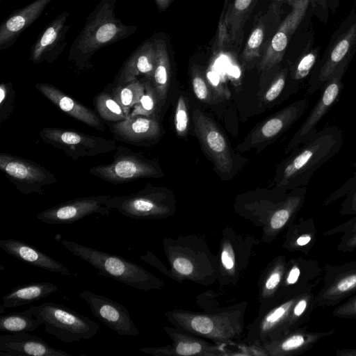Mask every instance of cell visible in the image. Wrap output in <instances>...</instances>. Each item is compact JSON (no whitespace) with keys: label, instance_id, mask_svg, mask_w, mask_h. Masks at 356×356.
I'll use <instances>...</instances> for the list:
<instances>
[{"label":"cell","instance_id":"cell-1","mask_svg":"<svg viewBox=\"0 0 356 356\" xmlns=\"http://www.w3.org/2000/svg\"><path fill=\"white\" fill-rule=\"evenodd\" d=\"M343 142V134L337 126L318 131L278 165L273 181L275 188L287 192L307 186L314 174L339 153Z\"/></svg>","mask_w":356,"mask_h":356},{"label":"cell","instance_id":"cell-2","mask_svg":"<svg viewBox=\"0 0 356 356\" xmlns=\"http://www.w3.org/2000/svg\"><path fill=\"white\" fill-rule=\"evenodd\" d=\"M116 1L102 0L88 15L83 29L73 42L69 60L79 67L86 66L99 49L127 38L136 30L115 17Z\"/></svg>","mask_w":356,"mask_h":356},{"label":"cell","instance_id":"cell-3","mask_svg":"<svg viewBox=\"0 0 356 356\" xmlns=\"http://www.w3.org/2000/svg\"><path fill=\"white\" fill-rule=\"evenodd\" d=\"M60 243L74 256L90 264L102 275L143 291L161 286V281L154 275L119 255L94 249L73 241L65 239L60 241Z\"/></svg>","mask_w":356,"mask_h":356},{"label":"cell","instance_id":"cell-4","mask_svg":"<svg viewBox=\"0 0 356 356\" xmlns=\"http://www.w3.org/2000/svg\"><path fill=\"white\" fill-rule=\"evenodd\" d=\"M29 309L46 332L65 343L90 339L100 328L99 323L61 304L45 302Z\"/></svg>","mask_w":356,"mask_h":356},{"label":"cell","instance_id":"cell-5","mask_svg":"<svg viewBox=\"0 0 356 356\" xmlns=\"http://www.w3.org/2000/svg\"><path fill=\"white\" fill-rule=\"evenodd\" d=\"M89 172L113 184L163 176L156 160L147 159L141 152L121 145L117 146L111 163L93 166Z\"/></svg>","mask_w":356,"mask_h":356},{"label":"cell","instance_id":"cell-6","mask_svg":"<svg viewBox=\"0 0 356 356\" xmlns=\"http://www.w3.org/2000/svg\"><path fill=\"white\" fill-rule=\"evenodd\" d=\"M44 143L60 149L76 160L115 150V140L92 136L70 129L44 127L39 132Z\"/></svg>","mask_w":356,"mask_h":356},{"label":"cell","instance_id":"cell-7","mask_svg":"<svg viewBox=\"0 0 356 356\" xmlns=\"http://www.w3.org/2000/svg\"><path fill=\"white\" fill-rule=\"evenodd\" d=\"M350 60H343L321 87L318 101L286 146V154L291 152L318 131L316 126L340 97L343 88L342 79Z\"/></svg>","mask_w":356,"mask_h":356},{"label":"cell","instance_id":"cell-8","mask_svg":"<svg viewBox=\"0 0 356 356\" xmlns=\"http://www.w3.org/2000/svg\"><path fill=\"white\" fill-rule=\"evenodd\" d=\"M106 204L110 209L135 219L161 218L170 212L165 189L149 184L137 193L111 197Z\"/></svg>","mask_w":356,"mask_h":356},{"label":"cell","instance_id":"cell-9","mask_svg":"<svg viewBox=\"0 0 356 356\" xmlns=\"http://www.w3.org/2000/svg\"><path fill=\"white\" fill-rule=\"evenodd\" d=\"M0 170L26 195H43L45 187L57 183L54 175L44 166L8 153L0 154Z\"/></svg>","mask_w":356,"mask_h":356},{"label":"cell","instance_id":"cell-10","mask_svg":"<svg viewBox=\"0 0 356 356\" xmlns=\"http://www.w3.org/2000/svg\"><path fill=\"white\" fill-rule=\"evenodd\" d=\"M193 120L195 134L216 171L222 179L229 178L234 170V158L222 132L210 118L197 108L193 110Z\"/></svg>","mask_w":356,"mask_h":356},{"label":"cell","instance_id":"cell-11","mask_svg":"<svg viewBox=\"0 0 356 356\" xmlns=\"http://www.w3.org/2000/svg\"><path fill=\"white\" fill-rule=\"evenodd\" d=\"M309 99L304 97L286 106L256 126L237 149L240 152L257 149L273 141L297 122L305 113Z\"/></svg>","mask_w":356,"mask_h":356},{"label":"cell","instance_id":"cell-12","mask_svg":"<svg viewBox=\"0 0 356 356\" xmlns=\"http://www.w3.org/2000/svg\"><path fill=\"white\" fill-rule=\"evenodd\" d=\"M323 286L315 296L316 306H336L356 293V259L324 267Z\"/></svg>","mask_w":356,"mask_h":356},{"label":"cell","instance_id":"cell-13","mask_svg":"<svg viewBox=\"0 0 356 356\" xmlns=\"http://www.w3.org/2000/svg\"><path fill=\"white\" fill-rule=\"evenodd\" d=\"M111 197L101 195L76 197L44 210L36 218L44 223L64 225L74 223L95 213L108 216L111 209L106 202Z\"/></svg>","mask_w":356,"mask_h":356},{"label":"cell","instance_id":"cell-14","mask_svg":"<svg viewBox=\"0 0 356 356\" xmlns=\"http://www.w3.org/2000/svg\"><path fill=\"white\" fill-rule=\"evenodd\" d=\"M89 305L92 314L120 336L139 334L128 309L120 303L104 296L84 290L79 293Z\"/></svg>","mask_w":356,"mask_h":356},{"label":"cell","instance_id":"cell-15","mask_svg":"<svg viewBox=\"0 0 356 356\" xmlns=\"http://www.w3.org/2000/svg\"><path fill=\"white\" fill-rule=\"evenodd\" d=\"M356 49V22L339 36L326 52L323 60L314 68L308 81L307 93L312 95L320 90L344 60L351 58Z\"/></svg>","mask_w":356,"mask_h":356},{"label":"cell","instance_id":"cell-16","mask_svg":"<svg viewBox=\"0 0 356 356\" xmlns=\"http://www.w3.org/2000/svg\"><path fill=\"white\" fill-rule=\"evenodd\" d=\"M310 1L298 0L282 22L263 54L260 70L272 69L282 60L290 39L304 18Z\"/></svg>","mask_w":356,"mask_h":356},{"label":"cell","instance_id":"cell-17","mask_svg":"<svg viewBox=\"0 0 356 356\" xmlns=\"http://www.w3.org/2000/svg\"><path fill=\"white\" fill-rule=\"evenodd\" d=\"M107 125L115 140L136 146L154 144L163 131L159 120L142 115L128 117Z\"/></svg>","mask_w":356,"mask_h":356},{"label":"cell","instance_id":"cell-18","mask_svg":"<svg viewBox=\"0 0 356 356\" xmlns=\"http://www.w3.org/2000/svg\"><path fill=\"white\" fill-rule=\"evenodd\" d=\"M69 13H62L46 28L33 44L29 59L35 64L53 63L65 49L67 44V24Z\"/></svg>","mask_w":356,"mask_h":356},{"label":"cell","instance_id":"cell-19","mask_svg":"<svg viewBox=\"0 0 356 356\" xmlns=\"http://www.w3.org/2000/svg\"><path fill=\"white\" fill-rule=\"evenodd\" d=\"M324 267L315 259L298 257L286 263L280 296L313 289L323 280Z\"/></svg>","mask_w":356,"mask_h":356},{"label":"cell","instance_id":"cell-20","mask_svg":"<svg viewBox=\"0 0 356 356\" xmlns=\"http://www.w3.org/2000/svg\"><path fill=\"white\" fill-rule=\"evenodd\" d=\"M1 356H70L51 347L42 339L27 332H11L0 336Z\"/></svg>","mask_w":356,"mask_h":356},{"label":"cell","instance_id":"cell-21","mask_svg":"<svg viewBox=\"0 0 356 356\" xmlns=\"http://www.w3.org/2000/svg\"><path fill=\"white\" fill-rule=\"evenodd\" d=\"M334 332L335 329L316 332L299 327L271 339L267 343L268 354L276 356L300 355L310 350L320 340Z\"/></svg>","mask_w":356,"mask_h":356},{"label":"cell","instance_id":"cell-22","mask_svg":"<svg viewBox=\"0 0 356 356\" xmlns=\"http://www.w3.org/2000/svg\"><path fill=\"white\" fill-rule=\"evenodd\" d=\"M35 88L48 100L72 118L97 130L104 131L106 129L103 121L92 110L56 86L47 83H38Z\"/></svg>","mask_w":356,"mask_h":356},{"label":"cell","instance_id":"cell-23","mask_svg":"<svg viewBox=\"0 0 356 356\" xmlns=\"http://www.w3.org/2000/svg\"><path fill=\"white\" fill-rule=\"evenodd\" d=\"M156 63L154 39L142 43L124 63L111 86L127 83L139 76L152 81Z\"/></svg>","mask_w":356,"mask_h":356},{"label":"cell","instance_id":"cell-24","mask_svg":"<svg viewBox=\"0 0 356 356\" xmlns=\"http://www.w3.org/2000/svg\"><path fill=\"white\" fill-rule=\"evenodd\" d=\"M0 248L10 256L35 267L64 275L71 274L67 267L63 264L23 241L14 238L1 239Z\"/></svg>","mask_w":356,"mask_h":356},{"label":"cell","instance_id":"cell-25","mask_svg":"<svg viewBox=\"0 0 356 356\" xmlns=\"http://www.w3.org/2000/svg\"><path fill=\"white\" fill-rule=\"evenodd\" d=\"M53 1L35 0L13 12L0 26V49H6L13 45L18 36L39 17Z\"/></svg>","mask_w":356,"mask_h":356},{"label":"cell","instance_id":"cell-26","mask_svg":"<svg viewBox=\"0 0 356 356\" xmlns=\"http://www.w3.org/2000/svg\"><path fill=\"white\" fill-rule=\"evenodd\" d=\"M257 0H233L226 6L224 21L219 32L227 33V39L239 49L243 38V27Z\"/></svg>","mask_w":356,"mask_h":356},{"label":"cell","instance_id":"cell-27","mask_svg":"<svg viewBox=\"0 0 356 356\" xmlns=\"http://www.w3.org/2000/svg\"><path fill=\"white\" fill-rule=\"evenodd\" d=\"M58 290V287L50 282H32L18 285L2 298L0 311L3 309L23 306L40 300Z\"/></svg>","mask_w":356,"mask_h":356},{"label":"cell","instance_id":"cell-28","mask_svg":"<svg viewBox=\"0 0 356 356\" xmlns=\"http://www.w3.org/2000/svg\"><path fill=\"white\" fill-rule=\"evenodd\" d=\"M156 48V63L152 82L164 108L171 80V65L167 45L162 38L154 39Z\"/></svg>","mask_w":356,"mask_h":356},{"label":"cell","instance_id":"cell-29","mask_svg":"<svg viewBox=\"0 0 356 356\" xmlns=\"http://www.w3.org/2000/svg\"><path fill=\"white\" fill-rule=\"evenodd\" d=\"M317 241V230L312 218L292 222L289 226L284 247L307 254Z\"/></svg>","mask_w":356,"mask_h":356},{"label":"cell","instance_id":"cell-30","mask_svg":"<svg viewBox=\"0 0 356 356\" xmlns=\"http://www.w3.org/2000/svg\"><path fill=\"white\" fill-rule=\"evenodd\" d=\"M145 90V77L135 79L127 83L113 86L110 92L129 115L133 107L139 102Z\"/></svg>","mask_w":356,"mask_h":356},{"label":"cell","instance_id":"cell-31","mask_svg":"<svg viewBox=\"0 0 356 356\" xmlns=\"http://www.w3.org/2000/svg\"><path fill=\"white\" fill-rule=\"evenodd\" d=\"M42 323L26 309L0 316V332H29L35 330Z\"/></svg>","mask_w":356,"mask_h":356},{"label":"cell","instance_id":"cell-32","mask_svg":"<svg viewBox=\"0 0 356 356\" xmlns=\"http://www.w3.org/2000/svg\"><path fill=\"white\" fill-rule=\"evenodd\" d=\"M317 51L310 50L302 54L289 70V86L286 89L288 95L296 92L300 84L309 76L317 60Z\"/></svg>","mask_w":356,"mask_h":356},{"label":"cell","instance_id":"cell-33","mask_svg":"<svg viewBox=\"0 0 356 356\" xmlns=\"http://www.w3.org/2000/svg\"><path fill=\"white\" fill-rule=\"evenodd\" d=\"M94 105L99 117L107 123L118 122L128 118L110 91L103 90L98 93L94 99Z\"/></svg>","mask_w":356,"mask_h":356},{"label":"cell","instance_id":"cell-34","mask_svg":"<svg viewBox=\"0 0 356 356\" xmlns=\"http://www.w3.org/2000/svg\"><path fill=\"white\" fill-rule=\"evenodd\" d=\"M342 197L344 199L341 204L339 213L341 215L356 216V172L327 197L323 202V206H328Z\"/></svg>","mask_w":356,"mask_h":356},{"label":"cell","instance_id":"cell-35","mask_svg":"<svg viewBox=\"0 0 356 356\" xmlns=\"http://www.w3.org/2000/svg\"><path fill=\"white\" fill-rule=\"evenodd\" d=\"M163 107L150 79L145 77V90L139 102L133 107L129 117L146 116L160 120Z\"/></svg>","mask_w":356,"mask_h":356},{"label":"cell","instance_id":"cell-36","mask_svg":"<svg viewBox=\"0 0 356 356\" xmlns=\"http://www.w3.org/2000/svg\"><path fill=\"white\" fill-rule=\"evenodd\" d=\"M172 354L178 355H219L216 347L201 340L176 333L173 334Z\"/></svg>","mask_w":356,"mask_h":356},{"label":"cell","instance_id":"cell-37","mask_svg":"<svg viewBox=\"0 0 356 356\" xmlns=\"http://www.w3.org/2000/svg\"><path fill=\"white\" fill-rule=\"evenodd\" d=\"M341 234L337 249L343 252L356 250V216L323 233L324 236Z\"/></svg>","mask_w":356,"mask_h":356},{"label":"cell","instance_id":"cell-38","mask_svg":"<svg viewBox=\"0 0 356 356\" xmlns=\"http://www.w3.org/2000/svg\"><path fill=\"white\" fill-rule=\"evenodd\" d=\"M266 29L263 18H259L243 48L241 58L244 62H250L260 56L265 40Z\"/></svg>","mask_w":356,"mask_h":356},{"label":"cell","instance_id":"cell-39","mask_svg":"<svg viewBox=\"0 0 356 356\" xmlns=\"http://www.w3.org/2000/svg\"><path fill=\"white\" fill-rule=\"evenodd\" d=\"M186 317L187 318V323H184V325H187L184 327L194 333L217 337L219 335L218 332H221L219 328L220 327L218 325V323L214 317L200 314H187Z\"/></svg>","mask_w":356,"mask_h":356},{"label":"cell","instance_id":"cell-40","mask_svg":"<svg viewBox=\"0 0 356 356\" xmlns=\"http://www.w3.org/2000/svg\"><path fill=\"white\" fill-rule=\"evenodd\" d=\"M191 83L194 94L198 99L207 103L213 102L211 86L200 70L195 65L191 70Z\"/></svg>","mask_w":356,"mask_h":356},{"label":"cell","instance_id":"cell-41","mask_svg":"<svg viewBox=\"0 0 356 356\" xmlns=\"http://www.w3.org/2000/svg\"><path fill=\"white\" fill-rule=\"evenodd\" d=\"M15 92L11 82H2L0 85V123L6 121L13 111Z\"/></svg>","mask_w":356,"mask_h":356},{"label":"cell","instance_id":"cell-42","mask_svg":"<svg viewBox=\"0 0 356 356\" xmlns=\"http://www.w3.org/2000/svg\"><path fill=\"white\" fill-rule=\"evenodd\" d=\"M289 69H281L274 76L269 87L264 95V100L266 103H271L277 99L285 90L287 84Z\"/></svg>","mask_w":356,"mask_h":356},{"label":"cell","instance_id":"cell-43","mask_svg":"<svg viewBox=\"0 0 356 356\" xmlns=\"http://www.w3.org/2000/svg\"><path fill=\"white\" fill-rule=\"evenodd\" d=\"M189 125L188 107L186 99L180 95L177 103L175 112V129L179 137L187 135Z\"/></svg>","mask_w":356,"mask_h":356},{"label":"cell","instance_id":"cell-44","mask_svg":"<svg viewBox=\"0 0 356 356\" xmlns=\"http://www.w3.org/2000/svg\"><path fill=\"white\" fill-rule=\"evenodd\" d=\"M286 268V262L284 257H282L278 258L264 283V290L268 294L274 293L282 284Z\"/></svg>","mask_w":356,"mask_h":356},{"label":"cell","instance_id":"cell-45","mask_svg":"<svg viewBox=\"0 0 356 356\" xmlns=\"http://www.w3.org/2000/svg\"><path fill=\"white\" fill-rule=\"evenodd\" d=\"M332 315L340 318L356 319V295L336 307Z\"/></svg>","mask_w":356,"mask_h":356},{"label":"cell","instance_id":"cell-46","mask_svg":"<svg viewBox=\"0 0 356 356\" xmlns=\"http://www.w3.org/2000/svg\"><path fill=\"white\" fill-rule=\"evenodd\" d=\"M173 268L177 273L184 275H190L193 270L192 263L184 257L176 258L173 261Z\"/></svg>","mask_w":356,"mask_h":356},{"label":"cell","instance_id":"cell-47","mask_svg":"<svg viewBox=\"0 0 356 356\" xmlns=\"http://www.w3.org/2000/svg\"><path fill=\"white\" fill-rule=\"evenodd\" d=\"M207 81L210 85L211 88H213L214 90L219 95L223 97H227V93L229 95L228 90H226L225 87L222 85L219 81L218 76L212 72H209L207 75Z\"/></svg>","mask_w":356,"mask_h":356},{"label":"cell","instance_id":"cell-48","mask_svg":"<svg viewBox=\"0 0 356 356\" xmlns=\"http://www.w3.org/2000/svg\"><path fill=\"white\" fill-rule=\"evenodd\" d=\"M221 262L227 270H231L234 267V257L230 248H224L222 251Z\"/></svg>","mask_w":356,"mask_h":356},{"label":"cell","instance_id":"cell-49","mask_svg":"<svg viewBox=\"0 0 356 356\" xmlns=\"http://www.w3.org/2000/svg\"><path fill=\"white\" fill-rule=\"evenodd\" d=\"M338 356H356V348H344L336 351Z\"/></svg>","mask_w":356,"mask_h":356},{"label":"cell","instance_id":"cell-50","mask_svg":"<svg viewBox=\"0 0 356 356\" xmlns=\"http://www.w3.org/2000/svg\"><path fill=\"white\" fill-rule=\"evenodd\" d=\"M172 0H155L157 7L163 10H165Z\"/></svg>","mask_w":356,"mask_h":356},{"label":"cell","instance_id":"cell-51","mask_svg":"<svg viewBox=\"0 0 356 356\" xmlns=\"http://www.w3.org/2000/svg\"><path fill=\"white\" fill-rule=\"evenodd\" d=\"M290 6L292 7L298 2V0H286Z\"/></svg>","mask_w":356,"mask_h":356},{"label":"cell","instance_id":"cell-52","mask_svg":"<svg viewBox=\"0 0 356 356\" xmlns=\"http://www.w3.org/2000/svg\"><path fill=\"white\" fill-rule=\"evenodd\" d=\"M278 3H282L284 1V0H276Z\"/></svg>","mask_w":356,"mask_h":356},{"label":"cell","instance_id":"cell-53","mask_svg":"<svg viewBox=\"0 0 356 356\" xmlns=\"http://www.w3.org/2000/svg\"><path fill=\"white\" fill-rule=\"evenodd\" d=\"M354 166H355V167H356V161H355V165H354Z\"/></svg>","mask_w":356,"mask_h":356}]
</instances>
